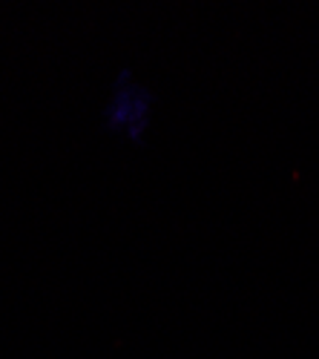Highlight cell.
I'll return each instance as SVG.
<instances>
[{
  "label": "cell",
  "mask_w": 319,
  "mask_h": 359,
  "mask_svg": "<svg viewBox=\"0 0 319 359\" xmlns=\"http://www.w3.org/2000/svg\"><path fill=\"white\" fill-rule=\"evenodd\" d=\"M156 115V95L147 83L124 72L107 104V124L130 141H141Z\"/></svg>",
  "instance_id": "obj_1"
}]
</instances>
